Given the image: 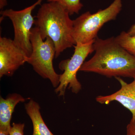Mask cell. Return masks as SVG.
<instances>
[{
	"mask_svg": "<svg viewBox=\"0 0 135 135\" xmlns=\"http://www.w3.org/2000/svg\"><path fill=\"white\" fill-rule=\"evenodd\" d=\"M95 54L84 62L79 71L96 73L106 77L135 78V56L116 41L115 38L97 37L93 43Z\"/></svg>",
	"mask_w": 135,
	"mask_h": 135,
	"instance_id": "cell-1",
	"label": "cell"
},
{
	"mask_svg": "<svg viewBox=\"0 0 135 135\" xmlns=\"http://www.w3.org/2000/svg\"><path fill=\"white\" fill-rule=\"evenodd\" d=\"M68 11L60 4L47 2L41 5L35 24L42 40L47 37L55 47L56 58L68 48L76 45L73 36V20Z\"/></svg>",
	"mask_w": 135,
	"mask_h": 135,
	"instance_id": "cell-2",
	"label": "cell"
},
{
	"mask_svg": "<svg viewBox=\"0 0 135 135\" xmlns=\"http://www.w3.org/2000/svg\"><path fill=\"white\" fill-rule=\"evenodd\" d=\"M122 7V0H114L105 9L99 10L94 14L87 11L73 20V36L76 44L94 42L102 27L116 19Z\"/></svg>",
	"mask_w": 135,
	"mask_h": 135,
	"instance_id": "cell-3",
	"label": "cell"
},
{
	"mask_svg": "<svg viewBox=\"0 0 135 135\" xmlns=\"http://www.w3.org/2000/svg\"><path fill=\"white\" fill-rule=\"evenodd\" d=\"M30 40L32 52L27 62L42 78L50 80L56 88L59 84L60 75L56 72L53 67V60L56 53L54 42L49 37L44 41L36 27L32 29Z\"/></svg>",
	"mask_w": 135,
	"mask_h": 135,
	"instance_id": "cell-4",
	"label": "cell"
},
{
	"mask_svg": "<svg viewBox=\"0 0 135 135\" xmlns=\"http://www.w3.org/2000/svg\"><path fill=\"white\" fill-rule=\"evenodd\" d=\"M94 42L87 44H76L74 53L71 58L60 63L59 68L64 72L60 74L59 85L55 89V92L59 96H64L68 86L74 94H77L81 89V84L77 79V73L88 56L94 51Z\"/></svg>",
	"mask_w": 135,
	"mask_h": 135,
	"instance_id": "cell-5",
	"label": "cell"
},
{
	"mask_svg": "<svg viewBox=\"0 0 135 135\" xmlns=\"http://www.w3.org/2000/svg\"><path fill=\"white\" fill-rule=\"evenodd\" d=\"M42 1L38 0L33 5L21 10L10 9L1 12L2 17H7L11 20L15 34L13 41L28 57L32 52L30 36L32 27L35 22L32 16V12L37 5L41 4Z\"/></svg>",
	"mask_w": 135,
	"mask_h": 135,
	"instance_id": "cell-6",
	"label": "cell"
},
{
	"mask_svg": "<svg viewBox=\"0 0 135 135\" xmlns=\"http://www.w3.org/2000/svg\"><path fill=\"white\" fill-rule=\"evenodd\" d=\"M28 57L13 40L0 37V77L11 76L27 62Z\"/></svg>",
	"mask_w": 135,
	"mask_h": 135,
	"instance_id": "cell-7",
	"label": "cell"
},
{
	"mask_svg": "<svg viewBox=\"0 0 135 135\" xmlns=\"http://www.w3.org/2000/svg\"><path fill=\"white\" fill-rule=\"evenodd\" d=\"M116 78L120 83V89L109 95L98 96L96 100L99 103L106 104L112 101H118L129 110L132 114V119L135 120V78L130 83L125 82L120 77Z\"/></svg>",
	"mask_w": 135,
	"mask_h": 135,
	"instance_id": "cell-8",
	"label": "cell"
},
{
	"mask_svg": "<svg viewBox=\"0 0 135 135\" xmlns=\"http://www.w3.org/2000/svg\"><path fill=\"white\" fill-rule=\"evenodd\" d=\"M30 98H24L20 94H9L4 99L0 97V130L9 134L11 127V118L15 107L20 103H23Z\"/></svg>",
	"mask_w": 135,
	"mask_h": 135,
	"instance_id": "cell-9",
	"label": "cell"
},
{
	"mask_svg": "<svg viewBox=\"0 0 135 135\" xmlns=\"http://www.w3.org/2000/svg\"><path fill=\"white\" fill-rule=\"evenodd\" d=\"M25 109L32 123L33 132L32 135H54L44 121L38 103L33 99L25 104Z\"/></svg>",
	"mask_w": 135,
	"mask_h": 135,
	"instance_id": "cell-10",
	"label": "cell"
},
{
	"mask_svg": "<svg viewBox=\"0 0 135 135\" xmlns=\"http://www.w3.org/2000/svg\"><path fill=\"white\" fill-rule=\"evenodd\" d=\"M116 41L128 52L135 56V35L131 36L126 32H122L115 37Z\"/></svg>",
	"mask_w": 135,
	"mask_h": 135,
	"instance_id": "cell-11",
	"label": "cell"
},
{
	"mask_svg": "<svg viewBox=\"0 0 135 135\" xmlns=\"http://www.w3.org/2000/svg\"><path fill=\"white\" fill-rule=\"evenodd\" d=\"M47 2L60 4L68 11L70 15L78 14L83 7L80 0H47Z\"/></svg>",
	"mask_w": 135,
	"mask_h": 135,
	"instance_id": "cell-12",
	"label": "cell"
},
{
	"mask_svg": "<svg viewBox=\"0 0 135 135\" xmlns=\"http://www.w3.org/2000/svg\"><path fill=\"white\" fill-rule=\"evenodd\" d=\"M24 123H13L9 135H24Z\"/></svg>",
	"mask_w": 135,
	"mask_h": 135,
	"instance_id": "cell-13",
	"label": "cell"
},
{
	"mask_svg": "<svg viewBox=\"0 0 135 135\" xmlns=\"http://www.w3.org/2000/svg\"><path fill=\"white\" fill-rule=\"evenodd\" d=\"M135 135V120L131 119L127 127V135Z\"/></svg>",
	"mask_w": 135,
	"mask_h": 135,
	"instance_id": "cell-14",
	"label": "cell"
},
{
	"mask_svg": "<svg viewBox=\"0 0 135 135\" xmlns=\"http://www.w3.org/2000/svg\"><path fill=\"white\" fill-rule=\"evenodd\" d=\"M128 34L131 36H135V24L133 25L130 27L127 32Z\"/></svg>",
	"mask_w": 135,
	"mask_h": 135,
	"instance_id": "cell-15",
	"label": "cell"
},
{
	"mask_svg": "<svg viewBox=\"0 0 135 135\" xmlns=\"http://www.w3.org/2000/svg\"><path fill=\"white\" fill-rule=\"evenodd\" d=\"M7 5V0H0V8L2 9L5 6Z\"/></svg>",
	"mask_w": 135,
	"mask_h": 135,
	"instance_id": "cell-16",
	"label": "cell"
},
{
	"mask_svg": "<svg viewBox=\"0 0 135 135\" xmlns=\"http://www.w3.org/2000/svg\"><path fill=\"white\" fill-rule=\"evenodd\" d=\"M0 135H9V134L3 131L0 130Z\"/></svg>",
	"mask_w": 135,
	"mask_h": 135,
	"instance_id": "cell-17",
	"label": "cell"
}]
</instances>
